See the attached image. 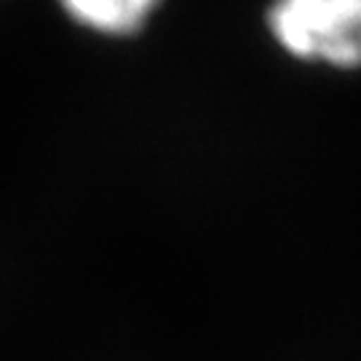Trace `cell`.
<instances>
[{
    "label": "cell",
    "mask_w": 361,
    "mask_h": 361,
    "mask_svg": "<svg viewBox=\"0 0 361 361\" xmlns=\"http://www.w3.org/2000/svg\"><path fill=\"white\" fill-rule=\"evenodd\" d=\"M65 8L80 25L99 32L129 35L147 22L161 0H62Z\"/></svg>",
    "instance_id": "cell-2"
},
{
    "label": "cell",
    "mask_w": 361,
    "mask_h": 361,
    "mask_svg": "<svg viewBox=\"0 0 361 361\" xmlns=\"http://www.w3.org/2000/svg\"><path fill=\"white\" fill-rule=\"evenodd\" d=\"M265 22L295 59L361 67V0H273Z\"/></svg>",
    "instance_id": "cell-1"
}]
</instances>
